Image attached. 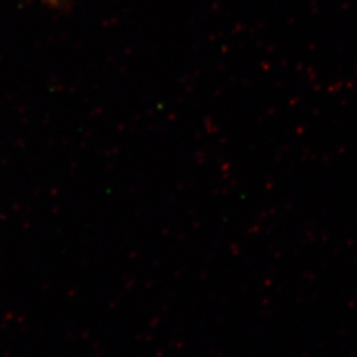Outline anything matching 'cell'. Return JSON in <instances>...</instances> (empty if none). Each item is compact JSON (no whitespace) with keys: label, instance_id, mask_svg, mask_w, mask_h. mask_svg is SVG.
I'll return each instance as SVG.
<instances>
[{"label":"cell","instance_id":"obj_1","mask_svg":"<svg viewBox=\"0 0 357 357\" xmlns=\"http://www.w3.org/2000/svg\"><path fill=\"white\" fill-rule=\"evenodd\" d=\"M45 1H48L52 6H56L59 3V0H45Z\"/></svg>","mask_w":357,"mask_h":357}]
</instances>
